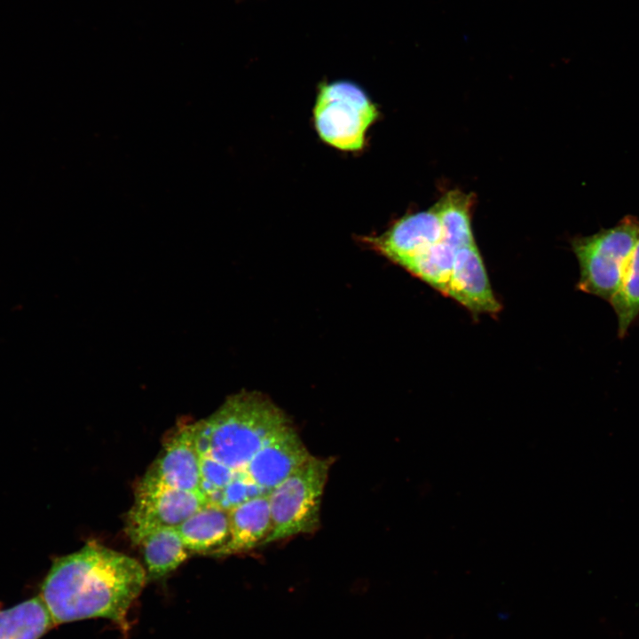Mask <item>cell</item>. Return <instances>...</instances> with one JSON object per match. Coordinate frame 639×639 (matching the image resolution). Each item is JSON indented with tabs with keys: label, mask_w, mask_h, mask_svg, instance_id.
I'll return each instance as SVG.
<instances>
[{
	"label": "cell",
	"mask_w": 639,
	"mask_h": 639,
	"mask_svg": "<svg viewBox=\"0 0 639 639\" xmlns=\"http://www.w3.org/2000/svg\"><path fill=\"white\" fill-rule=\"evenodd\" d=\"M206 505L201 493L171 488L145 475L136 488L134 503L128 513L127 534L133 543L139 545L155 531L178 527Z\"/></svg>",
	"instance_id": "obj_6"
},
{
	"label": "cell",
	"mask_w": 639,
	"mask_h": 639,
	"mask_svg": "<svg viewBox=\"0 0 639 639\" xmlns=\"http://www.w3.org/2000/svg\"><path fill=\"white\" fill-rule=\"evenodd\" d=\"M285 413L257 391L229 397L209 417L195 423L201 464V493L212 504L220 493L241 476L260 448L289 425Z\"/></svg>",
	"instance_id": "obj_2"
},
{
	"label": "cell",
	"mask_w": 639,
	"mask_h": 639,
	"mask_svg": "<svg viewBox=\"0 0 639 639\" xmlns=\"http://www.w3.org/2000/svg\"><path fill=\"white\" fill-rule=\"evenodd\" d=\"M176 529L190 553L215 555L229 537L228 510L208 504Z\"/></svg>",
	"instance_id": "obj_12"
},
{
	"label": "cell",
	"mask_w": 639,
	"mask_h": 639,
	"mask_svg": "<svg viewBox=\"0 0 639 639\" xmlns=\"http://www.w3.org/2000/svg\"><path fill=\"white\" fill-rule=\"evenodd\" d=\"M446 296L476 314L500 312L501 305L493 292L476 243L456 249Z\"/></svg>",
	"instance_id": "obj_10"
},
{
	"label": "cell",
	"mask_w": 639,
	"mask_h": 639,
	"mask_svg": "<svg viewBox=\"0 0 639 639\" xmlns=\"http://www.w3.org/2000/svg\"><path fill=\"white\" fill-rule=\"evenodd\" d=\"M639 239V218L627 215L614 226L571 241L580 267L576 288L608 303L619 290Z\"/></svg>",
	"instance_id": "obj_3"
},
{
	"label": "cell",
	"mask_w": 639,
	"mask_h": 639,
	"mask_svg": "<svg viewBox=\"0 0 639 639\" xmlns=\"http://www.w3.org/2000/svg\"><path fill=\"white\" fill-rule=\"evenodd\" d=\"M442 240L440 221L433 207L399 218L378 235L361 237L369 248L402 268Z\"/></svg>",
	"instance_id": "obj_7"
},
{
	"label": "cell",
	"mask_w": 639,
	"mask_h": 639,
	"mask_svg": "<svg viewBox=\"0 0 639 639\" xmlns=\"http://www.w3.org/2000/svg\"><path fill=\"white\" fill-rule=\"evenodd\" d=\"M311 456L298 434L289 424L260 448L241 476L269 493Z\"/></svg>",
	"instance_id": "obj_8"
},
{
	"label": "cell",
	"mask_w": 639,
	"mask_h": 639,
	"mask_svg": "<svg viewBox=\"0 0 639 639\" xmlns=\"http://www.w3.org/2000/svg\"><path fill=\"white\" fill-rule=\"evenodd\" d=\"M377 115L375 105L355 83L337 81L320 85L313 121L320 138L331 146L360 150Z\"/></svg>",
	"instance_id": "obj_5"
},
{
	"label": "cell",
	"mask_w": 639,
	"mask_h": 639,
	"mask_svg": "<svg viewBox=\"0 0 639 639\" xmlns=\"http://www.w3.org/2000/svg\"><path fill=\"white\" fill-rule=\"evenodd\" d=\"M331 462L311 456L268 494L272 531L264 545L319 528L321 500Z\"/></svg>",
	"instance_id": "obj_4"
},
{
	"label": "cell",
	"mask_w": 639,
	"mask_h": 639,
	"mask_svg": "<svg viewBox=\"0 0 639 639\" xmlns=\"http://www.w3.org/2000/svg\"><path fill=\"white\" fill-rule=\"evenodd\" d=\"M473 203L470 194L453 190L433 207L440 221L443 239L456 248L476 243L471 229Z\"/></svg>",
	"instance_id": "obj_15"
},
{
	"label": "cell",
	"mask_w": 639,
	"mask_h": 639,
	"mask_svg": "<svg viewBox=\"0 0 639 639\" xmlns=\"http://www.w3.org/2000/svg\"><path fill=\"white\" fill-rule=\"evenodd\" d=\"M146 476L171 488L201 493V456L193 423L170 436Z\"/></svg>",
	"instance_id": "obj_9"
},
{
	"label": "cell",
	"mask_w": 639,
	"mask_h": 639,
	"mask_svg": "<svg viewBox=\"0 0 639 639\" xmlns=\"http://www.w3.org/2000/svg\"><path fill=\"white\" fill-rule=\"evenodd\" d=\"M609 304L617 318L618 336L622 339L639 316V239L633 249L621 285Z\"/></svg>",
	"instance_id": "obj_16"
},
{
	"label": "cell",
	"mask_w": 639,
	"mask_h": 639,
	"mask_svg": "<svg viewBox=\"0 0 639 639\" xmlns=\"http://www.w3.org/2000/svg\"><path fill=\"white\" fill-rule=\"evenodd\" d=\"M268 494L258 495L228 510L229 537L215 555L238 554L264 545L272 526Z\"/></svg>",
	"instance_id": "obj_11"
},
{
	"label": "cell",
	"mask_w": 639,
	"mask_h": 639,
	"mask_svg": "<svg viewBox=\"0 0 639 639\" xmlns=\"http://www.w3.org/2000/svg\"><path fill=\"white\" fill-rule=\"evenodd\" d=\"M139 546L143 551L147 580L160 579L175 571L190 554L174 527L152 532Z\"/></svg>",
	"instance_id": "obj_14"
},
{
	"label": "cell",
	"mask_w": 639,
	"mask_h": 639,
	"mask_svg": "<svg viewBox=\"0 0 639 639\" xmlns=\"http://www.w3.org/2000/svg\"><path fill=\"white\" fill-rule=\"evenodd\" d=\"M146 580L136 559L91 541L53 562L39 596L54 626L103 618L127 631L129 610Z\"/></svg>",
	"instance_id": "obj_1"
},
{
	"label": "cell",
	"mask_w": 639,
	"mask_h": 639,
	"mask_svg": "<svg viewBox=\"0 0 639 639\" xmlns=\"http://www.w3.org/2000/svg\"><path fill=\"white\" fill-rule=\"evenodd\" d=\"M53 627L39 596L0 610V639H40Z\"/></svg>",
	"instance_id": "obj_13"
}]
</instances>
